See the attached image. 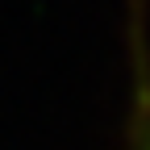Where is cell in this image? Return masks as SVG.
I'll return each instance as SVG.
<instances>
[{
	"instance_id": "1",
	"label": "cell",
	"mask_w": 150,
	"mask_h": 150,
	"mask_svg": "<svg viewBox=\"0 0 150 150\" xmlns=\"http://www.w3.org/2000/svg\"><path fill=\"white\" fill-rule=\"evenodd\" d=\"M134 150H150V79H138V108H134Z\"/></svg>"
}]
</instances>
